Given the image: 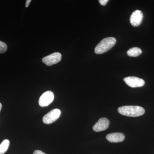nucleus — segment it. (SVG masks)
<instances>
[{
	"instance_id": "1",
	"label": "nucleus",
	"mask_w": 154,
	"mask_h": 154,
	"mask_svg": "<svg viewBox=\"0 0 154 154\" xmlns=\"http://www.w3.org/2000/svg\"><path fill=\"white\" fill-rule=\"evenodd\" d=\"M119 113L122 115L131 117H137L143 115L145 110L143 107L138 106H124L119 107Z\"/></svg>"
},
{
	"instance_id": "2",
	"label": "nucleus",
	"mask_w": 154,
	"mask_h": 154,
	"mask_svg": "<svg viewBox=\"0 0 154 154\" xmlns=\"http://www.w3.org/2000/svg\"><path fill=\"white\" fill-rule=\"evenodd\" d=\"M116 42V39L113 37L104 38L96 45L95 52L96 54H100L107 52L115 45Z\"/></svg>"
},
{
	"instance_id": "3",
	"label": "nucleus",
	"mask_w": 154,
	"mask_h": 154,
	"mask_svg": "<svg viewBox=\"0 0 154 154\" xmlns=\"http://www.w3.org/2000/svg\"><path fill=\"white\" fill-rule=\"evenodd\" d=\"M54 94L51 91H47L42 95L38 100V104L42 107H47L54 99Z\"/></svg>"
},
{
	"instance_id": "4",
	"label": "nucleus",
	"mask_w": 154,
	"mask_h": 154,
	"mask_svg": "<svg viewBox=\"0 0 154 154\" xmlns=\"http://www.w3.org/2000/svg\"><path fill=\"white\" fill-rule=\"evenodd\" d=\"M60 114V110L58 109H53L43 116L42 120L45 124H51L59 118Z\"/></svg>"
},
{
	"instance_id": "5",
	"label": "nucleus",
	"mask_w": 154,
	"mask_h": 154,
	"mask_svg": "<svg viewBox=\"0 0 154 154\" xmlns=\"http://www.w3.org/2000/svg\"><path fill=\"white\" fill-rule=\"evenodd\" d=\"M62 55L60 53L55 52L43 57L42 61L48 66L56 64L61 60Z\"/></svg>"
},
{
	"instance_id": "6",
	"label": "nucleus",
	"mask_w": 154,
	"mask_h": 154,
	"mask_svg": "<svg viewBox=\"0 0 154 154\" xmlns=\"http://www.w3.org/2000/svg\"><path fill=\"white\" fill-rule=\"evenodd\" d=\"M124 81L126 85L132 88H139L144 85L145 81L136 77H128L124 78Z\"/></svg>"
},
{
	"instance_id": "7",
	"label": "nucleus",
	"mask_w": 154,
	"mask_h": 154,
	"mask_svg": "<svg viewBox=\"0 0 154 154\" xmlns=\"http://www.w3.org/2000/svg\"><path fill=\"white\" fill-rule=\"evenodd\" d=\"M143 17V14L142 11L139 10L134 11L130 18L131 24L134 27H137L142 22Z\"/></svg>"
},
{
	"instance_id": "8",
	"label": "nucleus",
	"mask_w": 154,
	"mask_h": 154,
	"mask_svg": "<svg viewBox=\"0 0 154 154\" xmlns=\"http://www.w3.org/2000/svg\"><path fill=\"white\" fill-rule=\"evenodd\" d=\"M109 125L110 121L107 118H101L93 127V130L96 132L103 131L108 128Z\"/></svg>"
},
{
	"instance_id": "9",
	"label": "nucleus",
	"mask_w": 154,
	"mask_h": 154,
	"mask_svg": "<svg viewBox=\"0 0 154 154\" xmlns=\"http://www.w3.org/2000/svg\"><path fill=\"white\" fill-rule=\"evenodd\" d=\"M107 140L111 143H119L123 141L125 136L122 133H112L106 136Z\"/></svg>"
},
{
	"instance_id": "10",
	"label": "nucleus",
	"mask_w": 154,
	"mask_h": 154,
	"mask_svg": "<svg viewBox=\"0 0 154 154\" xmlns=\"http://www.w3.org/2000/svg\"><path fill=\"white\" fill-rule=\"evenodd\" d=\"M142 53V50L138 47H133L128 51L127 54L129 57H136L139 56Z\"/></svg>"
},
{
	"instance_id": "11",
	"label": "nucleus",
	"mask_w": 154,
	"mask_h": 154,
	"mask_svg": "<svg viewBox=\"0 0 154 154\" xmlns=\"http://www.w3.org/2000/svg\"><path fill=\"white\" fill-rule=\"evenodd\" d=\"M10 142L8 140L5 139L0 144V154H5L8 151L10 146Z\"/></svg>"
},
{
	"instance_id": "12",
	"label": "nucleus",
	"mask_w": 154,
	"mask_h": 154,
	"mask_svg": "<svg viewBox=\"0 0 154 154\" xmlns=\"http://www.w3.org/2000/svg\"><path fill=\"white\" fill-rule=\"evenodd\" d=\"M7 49H8V47L6 43L0 41V54L5 52L7 51Z\"/></svg>"
},
{
	"instance_id": "13",
	"label": "nucleus",
	"mask_w": 154,
	"mask_h": 154,
	"mask_svg": "<svg viewBox=\"0 0 154 154\" xmlns=\"http://www.w3.org/2000/svg\"><path fill=\"white\" fill-rule=\"evenodd\" d=\"M109 2L108 0H99V2L102 6H105Z\"/></svg>"
},
{
	"instance_id": "14",
	"label": "nucleus",
	"mask_w": 154,
	"mask_h": 154,
	"mask_svg": "<svg viewBox=\"0 0 154 154\" xmlns=\"http://www.w3.org/2000/svg\"><path fill=\"white\" fill-rule=\"evenodd\" d=\"M33 154H46L44 152L42 151L41 150H35V151L33 152Z\"/></svg>"
},
{
	"instance_id": "15",
	"label": "nucleus",
	"mask_w": 154,
	"mask_h": 154,
	"mask_svg": "<svg viewBox=\"0 0 154 154\" xmlns=\"http://www.w3.org/2000/svg\"><path fill=\"white\" fill-rule=\"evenodd\" d=\"M31 2V0H28V1H26V5H25V7H26V8H28V6H29V5H30V3Z\"/></svg>"
},
{
	"instance_id": "16",
	"label": "nucleus",
	"mask_w": 154,
	"mask_h": 154,
	"mask_svg": "<svg viewBox=\"0 0 154 154\" xmlns=\"http://www.w3.org/2000/svg\"><path fill=\"white\" fill-rule=\"evenodd\" d=\"M2 105L1 103H0V112H1V110H2Z\"/></svg>"
}]
</instances>
